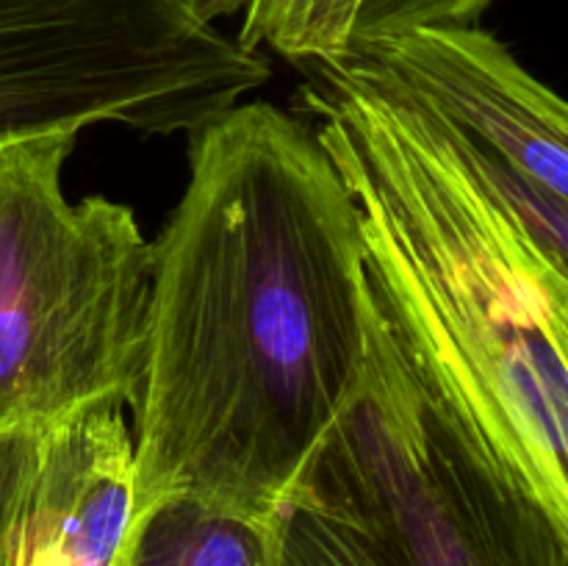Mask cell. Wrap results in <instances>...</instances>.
I'll list each match as a JSON object with an SVG mask.
<instances>
[{"mask_svg":"<svg viewBox=\"0 0 568 566\" xmlns=\"http://www.w3.org/2000/svg\"><path fill=\"white\" fill-rule=\"evenodd\" d=\"M189 137L186 186L153 239L133 499L264 525L364 375V242L294 114L244 100Z\"/></svg>","mask_w":568,"mask_h":566,"instance_id":"6da1fadb","label":"cell"},{"mask_svg":"<svg viewBox=\"0 0 568 566\" xmlns=\"http://www.w3.org/2000/svg\"><path fill=\"white\" fill-rule=\"evenodd\" d=\"M311 70V131L355 203L369 281L447 397L568 525V266L430 122Z\"/></svg>","mask_w":568,"mask_h":566,"instance_id":"7a4b0ae2","label":"cell"},{"mask_svg":"<svg viewBox=\"0 0 568 566\" xmlns=\"http://www.w3.org/2000/svg\"><path fill=\"white\" fill-rule=\"evenodd\" d=\"M358 388L264 522L266 566H568L555 519L366 275Z\"/></svg>","mask_w":568,"mask_h":566,"instance_id":"3957f363","label":"cell"},{"mask_svg":"<svg viewBox=\"0 0 568 566\" xmlns=\"http://www.w3.org/2000/svg\"><path fill=\"white\" fill-rule=\"evenodd\" d=\"M78 133L0 144V431L136 403L153 242L131 205L70 200Z\"/></svg>","mask_w":568,"mask_h":566,"instance_id":"277c9868","label":"cell"},{"mask_svg":"<svg viewBox=\"0 0 568 566\" xmlns=\"http://www.w3.org/2000/svg\"><path fill=\"white\" fill-rule=\"evenodd\" d=\"M270 75L183 0H0V144L105 122L194 133Z\"/></svg>","mask_w":568,"mask_h":566,"instance_id":"5b68a950","label":"cell"},{"mask_svg":"<svg viewBox=\"0 0 568 566\" xmlns=\"http://www.w3.org/2000/svg\"><path fill=\"white\" fill-rule=\"evenodd\" d=\"M316 67L430 122L527 236L568 266V109L491 31L416 28Z\"/></svg>","mask_w":568,"mask_h":566,"instance_id":"8992f818","label":"cell"},{"mask_svg":"<svg viewBox=\"0 0 568 566\" xmlns=\"http://www.w3.org/2000/svg\"><path fill=\"white\" fill-rule=\"evenodd\" d=\"M122 408L89 405L39 431L0 566L116 564L136 511L133 433Z\"/></svg>","mask_w":568,"mask_h":566,"instance_id":"52a82bcc","label":"cell"},{"mask_svg":"<svg viewBox=\"0 0 568 566\" xmlns=\"http://www.w3.org/2000/svg\"><path fill=\"white\" fill-rule=\"evenodd\" d=\"M494 0H247L236 42L294 64H327L416 28L475 26Z\"/></svg>","mask_w":568,"mask_h":566,"instance_id":"ba28073f","label":"cell"},{"mask_svg":"<svg viewBox=\"0 0 568 566\" xmlns=\"http://www.w3.org/2000/svg\"><path fill=\"white\" fill-rule=\"evenodd\" d=\"M114 566H266L264 525L192 497H155L133 511Z\"/></svg>","mask_w":568,"mask_h":566,"instance_id":"9c48e42d","label":"cell"},{"mask_svg":"<svg viewBox=\"0 0 568 566\" xmlns=\"http://www.w3.org/2000/svg\"><path fill=\"white\" fill-rule=\"evenodd\" d=\"M39 431H0V553L37 461Z\"/></svg>","mask_w":568,"mask_h":566,"instance_id":"30bf717a","label":"cell"},{"mask_svg":"<svg viewBox=\"0 0 568 566\" xmlns=\"http://www.w3.org/2000/svg\"><path fill=\"white\" fill-rule=\"evenodd\" d=\"M183 3H186L189 9L200 17V20L214 22L216 26V22L225 20V17L242 14V9L247 0H183Z\"/></svg>","mask_w":568,"mask_h":566,"instance_id":"8fae6325","label":"cell"}]
</instances>
